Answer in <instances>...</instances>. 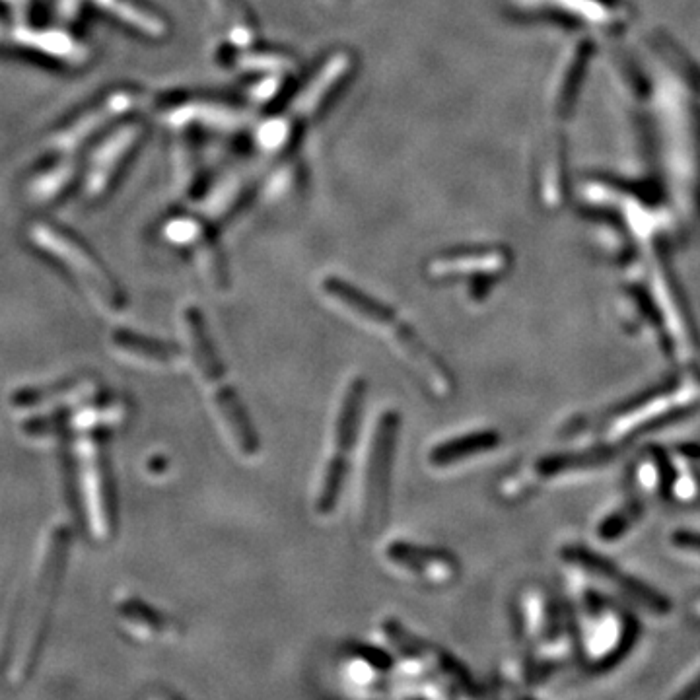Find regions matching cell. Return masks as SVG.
Wrapping results in <instances>:
<instances>
[{
    "mask_svg": "<svg viewBox=\"0 0 700 700\" xmlns=\"http://www.w3.org/2000/svg\"><path fill=\"white\" fill-rule=\"evenodd\" d=\"M401 428V417L397 411H385L378 420L376 432L372 434V444L366 461L364 489H362V506L360 522L362 529L372 533L378 531L385 522V512L389 504V487H391V469L397 450V438Z\"/></svg>",
    "mask_w": 700,
    "mask_h": 700,
    "instance_id": "obj_5",
    "label": "cell"
},
{
    "mask_svg": "<svg viewBox=\"0 0 700 700\" xmlns=\"http://www.w3.org/2000/svg\"><path fill=\"white\" fill-rule=\"evenodd\" d=\"M185 333L189 337V347H191L195 368L205 380V384L209 385L216 411L220 413V419L224 422L226 430L230 432L234 444L247 457L259 454L261 450L259 434L251 422V417L247 415L244 403L238 397L236 389L226 382L222 360L210 341L203 315L193 308L185 312Z\"/></svg>",
    "mask_w": 700,
    "mask_h": 700,
    "instance_id": "obj_3",
    "label": "cell"
},
{
    "mask_svg": "<svg viewBox=\"0 0 700 700\" xmlns=\"http://www.w3.org/2000/svg\"><path fill=\"white\" fill-rule=\"evenodd\" d=\"M675 541L679 543V547H687V549H691V551H699L700 553V535L681 533L679 537H675Z\"/></svg>",
    "mask_w": 700,
    "mask_h": 700,
    "instance_id": "obj_13",
    "label": "cell"
},
{
    "mask_svg": "<svg viewBox=\"0 0 700 700\" xmlns=\"http://www.w3.org/2000/svg\"><path fill=\"white\" fill-rule=\"evenodd\" d=\"M685 695H687V697H697V695H700V677L691 685V691H687Z\"/></svg>",
    "mask_w": 700,
    "mask_h": 700,
    "instance_id": "obj_14",
    "label": "cell"
},
{
    "mask_svg": "<svg viewBox=\"0 0 700 700\" xmlns=\"http://www.w3.org/2000/svg\"><path fill=\"white\" fill-rule=\"evenodd\" d=\"M502 444V436L496 430H477L459 438L446 440L434 446L428 454V463L436 469H446L475 455L489 454Z\"/></svg>",
    "mask_w": 700,
    "mask_h": 700,
    "instance_id": "obj_9",
    "label": "cell"
},
{
    "mask_svg": "<svg viewBox=\"0 0 700 700\" xmlns=\"http://www.w3.org/2000/svg\"><path fill=\"white\" fill-rule=\"evenodd\" d=\"M121 619L127 621L131 629H140L146 634H166L172 630V623L160 615L158 611H152L148 605L140 601H127L119 607Z\"/></svg>",
    "mask_w": 700,
    "mask_h": 700,
    "instance_id": "obj_11",
    "label": "cell"
},
{
    "mask_svg": "<svg viewBox=\"0 0 700 700\" xmlns=\"http://www.w3.org/2000/svg\"><path fill=\"white\" fill-rule=\"evenodd\" d=\"M385 559L397 568L434 586L454 582L459 576V560L444 549H430L409 541H393L385 547Z\"/></svg>",
    "mask_w": 700,
    "mask_h": 700,
    "instance_id": "obj_8",
    "label": "cell"
},
{
    "mask_svg": "<svg viewBox=\"0 0 700 700\" xmlns=\"http://www.w3.org/2000/svg\"><path fill=\"white\" fill-rule=\"evenodd\" d=\"M323 288L333 300L347 306L352 314L362 317L364 321L376 325L378 329L391 335L395 339V345L409 356V360L419 370L420 376L424 378V382L432 389L434 395L442 399H448L450 395H454V372L420 339L417 331L407 321H403L382 302L366 296L364 292L356 290L354 286H350L343 280L327 279Z\"/></svg>",
    "mask_w": 700,
    "mask_h": 700,
    "instance_id": "obj_2",
    "label": "cell"
},
{
    "mask_svg": "<svg viewBox=\"0 0 700 700\" xmlns=\"http://www.w3.org/2000/svg\"><path fill=\"white\" fill-rule=\"evenodd\" d=\"M78 463L92 531L100 541H107L113 533V508L102 448L94 440L82 438L78 444Z\"/></svg>",
    "mask_w": 700,
    "mask_h": 700,
    "instance_id": "obj_7",
    "label": "cell"
},
{
    "mask_svg": "<svg viewBox=\"0 0 700 700\" xmlns=\"http://www.w3.org/2000/svg\"><path fill=\"white\" fill-rule=\"evenodd\" d=\"M384 632L387 640L405 660L422 665L446 689L448 695H481V687L469 669L444 648L415 636L395 619H385Z\"/></svg>",
    "mask_w": 700,
    "mask_h": 700,
    "instance_id": "obj_6",
    "label": "cell"
},
{
    "mask_svg": "<svg viewBox=\"0 0 700 700\" xmlns=\"http://www.w3.org/2000/svg\"><path fill=\"white\" fill-rule=\"evenodd\" d=\"M368 395V382L364 378H354L341 399L339 415L335 422V440L333 454L327 461L325 473L321 477V485L315 498V510L319 516H329L337 508L341 490L345 487L349 475L350 455L358 438L360 422L364 415Z\"/></svg>",
    "mask_w": 700,
    "mask_h": 700,
    "instance_id": "obj_4",
    "label": "cell"
},
{
    "mask_svg": "<svg viewBox=\"0 0 700 700\" xmlns=\"http://www.w3.org/2000/svg\"><path fill=\"white\" fill-rule=\"evenodd\" d=\"M69 529L57 525L41 545L34 568L20 588L4 646V675L12 687L32 675L39 660L61 574L69 553Z\"/></svg>",
    "mask_w": 700,
    "mask_h": 700,
    "instance_id": "obj_1",
    "label": "cell"
},
{
    "mask_svg": "<svg viewBox=\"0 0 700 700\" xmlns=\"http://www.w3.org/2000/svg\"><path fill=\"white\" fill-rule=\"evenodd\" d=\"M113 347L129 354V356H137L148 362H158V364H170L175 358H179V349L175 345H168L162 341H154V339H146L140 335L133 333H121L115 335L113 339Z\"/></svg>",
    "mask_w": 700,
    "mask_h": 700,
    "instance_id": "obj_10",
    "label": "cell"
},
{
    "mask_svg": "<svg viewBox=\"0 0 700 700\" xmlns=\"http://www.w3.org/2000/svg\"><path fill=\"white\" fill-rule=\"evenodd\" d=\"M349 656L376 667L382 673H387L393 667L391 656L385 654L384 650H380L376 646H370V644H362V642L349 644Z\"/></svg>",
    "mask_w": 700,
    "mask_h": 700,
    "instance_id": "obj_12",
    "label": "cell"
}]
</instances>
